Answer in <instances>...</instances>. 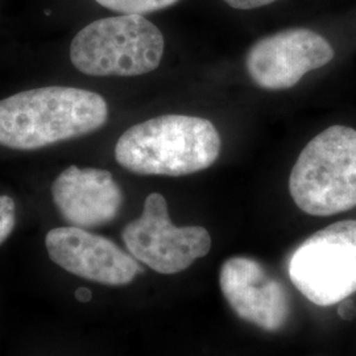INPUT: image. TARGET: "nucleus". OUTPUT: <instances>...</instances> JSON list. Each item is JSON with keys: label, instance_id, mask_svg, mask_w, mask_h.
Masks as SVG:
<instances>
[{"label": "nucleus", "instance_id": "14", "mask_svg": "<svg viewBox=\"0 0 356 356\" xmlns=\"http://www.w3.org/2000/svg\"><path fill=\"white\" fill-rule=\"evenodd\" d=\"M74 296H76V298L79 302H83V304L89 302L92 298V293H91L89 288H78L76 293H74Z\"/></svg>", "mask_w": 356, "mask_h": 356}, {"label": "nucleus", "instance_id": "8", "mask_svg": "<svg viewBox=\"0 0 356 356\" xmlns=\"http://www.w3.org/2000/svg\"><path fill=\"white\" fill-rule=\"evenodd\" d=\"M51 261L66 272L107 286H124L143 273L132 254L108 238L81 227H57L47 234Z\"/></svg>", "mask_w": 356, "mask_h": 356}, {"label": "nucleus", "instance_id": "11", "mask_svg": "<svg viewBox=\"0 0 356 356\" xmlns=\"http://www.w3.org/2000/svg\"><path fill=\"white\" fill-rule=\"evenodd\" d=\"M107 10L123 15L156 13L176 4L178 0H95Z\"/></svg>", "mask_w": 356, "mask_h": 356}, {"label": "nucleus", "instance_id": "10", "mask_svg": "<svg viewBox=\"0 0 356 356\" xmlns=\"http://www.w3.org/2000/svg\"><path fill=\"white\" fill-rule=\"evenodd\" d=\"M51 197L65 222L92 229L113 222L123 204V191L108 170L69 166L51 184Z\"/></svg>", "mask_w": 356, "mask_h": 356}, {"label": "nucleus", "instance_id": "7", "mask_svg": "<svg viewBox=\"0 0 356 356\" xmlns=\"http://www.w3.org/2000/svg\"><path fill=\"white\" fill-rule=\"evenodd\" d=\"M332 58L334 49L323 36L307 28H291L254 42L245 67L259 88L286 90Z\"/></svg>", "mask_w": 356, "mask_h": 356}, {"label": "nucleus", "instance_id": "15", "mask_svg": "<svg viewBox=\"0 0 356 356\" xmlns=\"http://www.w3.org/2000/svg\"><path fill=\"white\" fill-rule=\"evenodd\" d=\"M339 314H341V317H342V318H351V316H350V314H355V309H354L353 302H346V304H342V306L339 307Z\"/></svg>", "mask_w": 356, "mask_h": 356}, {"label": "nucleus", "instance_id": "5", "mask_svg": "<svg viewBox=\"0 0 356 356\" xmlns=\"http://www.w3.org/2000/svg\"><path fill=\"white\" fill-rule=\"evenodd\" d=\"M288 273L314 305L341 304L356 293V220H341L310 235L291 256Z\"/></svg>", "mask_w": 356, "mask_h": 356}, {"label": "nucleus", "instance_id": "3", "mask_svg": "<svg viewBox=\"0 0 356 356\" xmlns=\"http://www.w3.org/2000/svg\"><path fill=\"white\" fill-rule=\"evenodd\" d=\"M289 191L309 216H335L356 207L355 129L332 126L309 141L293 166Z\"/></svg>", "mask_w": 356, "mask_h": 356}, {"label": "nucleus", "instance_id": "6", "mask_svg": "<svg viewBox=\"0 0 356 356\" xmlns=\"http://www.w3.org/2000/svg\"><path fill=\"white\" fill-rule=\"evenodd\" d=\"M122 239L138 261L161 275L179 273L211 250V236L204 227L172 223L160 193L145 198L141 216L124 227Z\"/></svg>", "mask_w": 356, "mask_h": 356}, {"label": "nucleus", "instance_id": "13", "mask_svg": "<svg viewBox=\"0 0 356 356\" xmlns=\"http://www.w3.org/2000/svg\"><path fill=\"white\" fill-rule=\"evenodd\" d=\"M223 1L227 3L229 7L236 10H254V8H260L268 4H272L276 0H223Z\"/></svg>", "mask_w": 356, "mask_h": 356}, {"label": "nucleus", "instance_id": "9", "mask_svg": "<svg viewBox=\"0 0 356 356\" xmlns=\"http://www.w3.org/2000/svg\"><path fill=\"white\" fill-rule=\"evenodd\" d=\"M219 285L225 300L243 321L266 331H279L288 322V291L257 260L229 257L220 268Z\"/></svg>", "mask_w": 356, "mask_h": 356}, {"label": "nucleus", "instance_id": "4", "mask_svg": "<svg viewBox=\"0 0 356 356\" xmlns=\"http://www.w3.org/2000/svg\"><path fill=\"white\" fill-rule=\"evenodd\" d=\"M165 41L141 15L104 17L82 28L70 45L76 69L92 76H136L159 67Z\"/></svg>", "mask_w": 356, "mask_h": 356}, {"label": "nucleus", "instance_id": "2", "mask_svg": "<svg viewBox=\"0 0 356 356\" xmlns=\"http://www.w3.org/2000/svg\"><path fill=\"white\" fill-rule=\"evenodd\" d=\"M220 147L219 132L210 120L161 115L128 128L116 143L115 159L136 175L179 177L213 165Z\"/></svg>", "mask_w": 356, "mask_h": 356}, {"label": "nucleus", "instance_id": "1", "mask_svg": "<svg viewBox=\"0 0 356 356\" xmlns=\"http://www.w3.org/2000/svg\"><path fill=\"white\" fill-rule=\"evenodd\" d=\"M108 107L89 90L51 86L26 90L0 101V145L33 151L103 127Z\"/></svg>", "mask_w": 356, "mask_h": 356}, {"label": "nucleus", "instance_id": "12", "mask_svg": "<svg viewBox=\"0 0 356 356\" xmlns=\"http://www.w3.org/2000/svg\"><path fill=\"white\" fill-rule=\"evenodd\" d=\"M16 225V204L8 195H0V245L8 239Z\"/></svg>", "mask_w": 356, "mask_h": 356}]
</instances>
